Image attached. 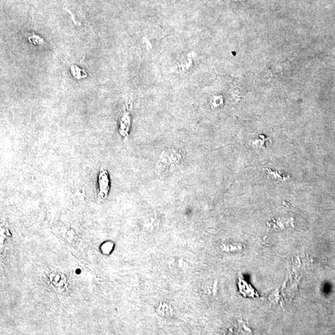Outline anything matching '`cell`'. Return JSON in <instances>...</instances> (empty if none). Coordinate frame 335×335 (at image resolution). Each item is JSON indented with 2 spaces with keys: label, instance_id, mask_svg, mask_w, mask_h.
I'll return each instance as SVG.
<instances>
[{
  "label": "cell",
  "instance_id": "obj_1",
  "mask_svg": "<svg viewBox=\"0 0 335 335\" xmlns=\"http://www.w3.org/2000/svg\"><path fill=\"white\" fill-rule=\"evenodd\" d=\"M182 160V155L177 148H170L161 152L158 161V165L160 169L170 171L177 167Z\"/></svg>",
  "mask_w": 335,
  "mask_h": 335
},
{
  "label": "cell",
  "instance_id": "obj_2",
  "mask_svg": "<svg viewBox=\"0 0 335 335\" xmlns=\"http://www.w3.org/2000/svg\"><path fill=\"white\" fill-rule=\"evenodd\" d=\"M99 196L104 198L107 195L110 189V177L106 170L102 169L99 172L98 177Z\"/></svg>",
  "mask_w": 335,
  "mask_h": 335
}]
</instances>
